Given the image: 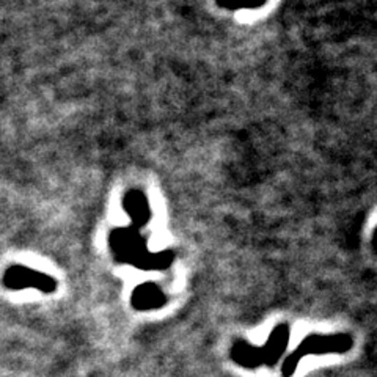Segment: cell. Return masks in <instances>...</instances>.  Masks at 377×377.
Masks as SVG:
<instances>
[{"mask_svg": "<svg viewBox=\"0 0 377 377\" xmlns=\"http://www.w3.org/2000/svg\"><path fill=\"white\" fill-rule=\"evenodd\" d=\"M289 338V329L286 324H281L276 327L270 335L267 344L264 348H253V346H249L244 341H237L231 349V357L236 363L241 364V367H249V368H256L261 367L263 363L272 364L279 360L281 352L285 350Z\"/></svg>", "mask_w": 377, "mask_h": 377, "instance_id": "1", "label": "cell"}, {"mask_svg": "<svg viewBox=\"0 0 377 377\" xmlns=\"http://www.w3.org/2000/svg\"><path fill=\"white\" fill-rule=\"evenodd\" d=\"M354 341L346 333L337 335H310L302 341L294 352L288 355L283 363V376L291 377L297 368L299 362L306 355H323V354H344L348 352Z\"/></svg>", "mask_w": 377, "mask_h": 377, "instance_id": "2", "label": "cell"}, {"mask_svg": "<svg viewBox=\"0 0 377 377\" xmlns=\"http://www.w3.org/2000/svg\"><path fill=\"white\" fill-rule=\"evenodd\" d=\"M3 285L13 289V291H21L25 288H36L41 293L50 294L55 291L57 281L46 274L36 272L34 269L24 267V266H11L6 269L3 275Z\"/></svg>", "mask_w": 377, "mask_h": 377, "instance_id": "3", "label": "cell"}, {"mask_svg": "<svg viewBox=\"0 0 377 377\" xmlns=\"http://www.w3.org/2000/svg\"><path fill=\"white\" fill-rule=\"evenodd\" d=\"M132 302H134L135 308L149 310V308L161 306L163 302H165V297H163V294L159 291V288L147 283V285H142L135 289Z\"/></svg>", "mask_w": 377, "mask_h": 377, "instance_id": "4", "label": "cell"}]
</instances>
